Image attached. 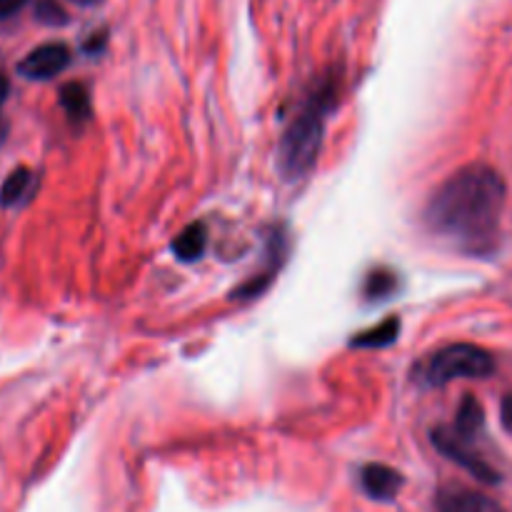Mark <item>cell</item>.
<instances>
[{
    "label": "cell",
    "instance_id": "9a60e30c",
    "mask_svg": "<svg viewBox=\"0 0 512 512\" xmlns=\"http://www.w3.org/2000/svg\"><path fill=\"white\" fill-rule=\"evenodd\" d=\"M500 415H503V425L505 430L512 433V395H505L503 405H500Z\"/></svg>",
    "mask_w": 512,
    "mask_h": 512
},
{
    "label": "cell",
    "instance_id": "d6986e66",
    "mask_svg": "<svg viewBox=\"0 0 512 512\" xmlns=\"http://www.w3.org/2000/svg\"><path fill=\"white\" fill-rule=\"evenodd\" d=\"M75 3H80V5H93V3H98V0H75Z\"/></svg>",
    "mask_w": 512,
    "mask_h": 512
},
{
    "label": "cell",
    "instance_id": "30bf717a",
    "mask_svg": "<svg viewBox=\"0 0 512 512\" xmlns=\"http://www.w3.org/2000/svg\"><path fill=\"white\" fill-rule=\"evenodd\" d=\"M398 333H400V320L398 318H388L383 320L380 325H375V328L370 330H363V333L355 335L353 340H350V345L353 348H388L390 343H395L398 340Z\"/></svg>",
    "mask_w": 512,
    "mask_h": 512
},
{
    "label": "cell",
    "instance_id": "8fae6325",
    "mask_svg": "<svg viewBox=\"0 0 512 512\" xmlns=\"http://www.w3.org/2000/svg\"><path fill=\"white\" fill-rule=\"evenodd\" d=\"M33 173L28 168H18L5 178L3 188H0V205L3 208H13V205H20L33 190Z\"/></svg>",
    "mask_w": 512,
    "mask_h": 512
},
{
    "label": "cell",
    "instance_id": "277c9868",
    "mask_svg": "<svg viewBox=\"0 0 512 512\" xmlns=\"http://www.w3.org/2000/svg\"><path fill=\"white\" fill-rule=\"evenodd\" d=\"M433 445L445 455V458L458 463L463 470H468L473 478H478L480 483L495 485L500 480V475L495 473V470L490 468V465L485 463L473 448H470V440L460 438L455 430H448V428L433 430Z\"/></svg>",
    "mask_w": 512,
    "mask_h": 512
},
{
    "label": "cell",
    "instance_id": "5b68a950",
    "mask_svg": "<svg viewBox=\"0 0 512 512\" xmlns=\"http://www.w3.org/2000/svg\"><path fill=\"white\" fill-rule=\"evenodd\" d=\"M70 63V50L63 43H45L30 50L18 65V73L28 80H48L63 73Z\"/></svg>",
    "mask_w": 512,
    "mask_h": 512
},
{
    "label": "cell",
    "instance_id": "3957f363",
    "mask_svg": "<svg viewBox=\"0 0 512 512\" xmlns=\"http://www.w3.org/2000/svg\"><path fill=\"white\" fill-rule=\"evenodd\" d=\"M493 370L495 360L488 350L470 343H455L430 355L423 378L428 385H448L463 378H490Z\"/></svg>",
    "mask_w": 512,
    "mask_h": 512
},
{
    "label": "cell",
    "instance_id": "52a82bcc",
    "mask_svg": "<svg viewBox=\"0 0 512 512\" xmlns=\"http://www.w3.org/2000/svg\"><path fill=\"white\" fill-rule=\"evenodd\" d=\"M435 503L438 512H505L493 498L465 488H443Z\"/></svg>",
    "mask_w": 512,
    "mask_h": 512
},
{
    "label": "cell",
    "instance_id": "2e32d148",
    "mask_svg": "<svg viewBox=\"0 0 512 512\" xmlns=\"http://www.w3.org/2000/svg\"><path fill=\"white\" fill-rule=\"evenodd\" d=\"M23 5H25V0H0V18L18 13Z\"/></svg>",
    "mask_w": 512,
    "mask_h": 512
},
{
    "label": "cell",
    "instance_id": "7a4b0ae2",
    "mask_svg": "<svg viewBox=\"0 0 512 512\" xmlns=\"http://www.w3.org/2000/svg\"><path fill=\"white\" fill-rule=\"evenodd\" d=\"M333 90L323 88L303 105L293 123L285 128L283 140L278 145V168L285 180H300L313 170L323 148L325 118L330 110Z\"/></svg>",
    "mask_w": 512,
    "mask_h": 512
},
{
    "label": "cell",
    "instance_id": "e0dca14e",
    "mask_svg": "<svg viewBox=\"0 0 512 512\" xmlns=\"http://www.w3.org/2000/svg\"><path fill=\"white\" fill-rule=\"evenodd\" d=\"M5 98H8V80H5V75L0 73V105L5 103Z\"/></svg>",
    "mask_w": 512,
    "mask_h": 512
},
{
    "label": "cell",
    "instance_id": "5bb4252c",
    "mask_svg": "<svg viewBox=\"0 0 512 512\" xmlns=\"http://www.w3.org/2000/svg\"><path fill=\"white\" fill-rule=\"evenodd\" d=\"M398 288V278H395L393 270H373L365 280V298L368 300H385L395 293Z\"/></svg>",
    "mask_w": 512,
    "mask_h": 512
},
{
    "label": "cell",
    "instance_id": "7c38bea8",
    "mask_svg": "<svg viewBox=\"0 0 512 512\" xmlns=\"http://www.w3.org/2000/svg\"><path fill=\"white\" fill-rule=\"evenodd\" d=\"M485 415H483V405L478 403L475 398H463L458 408V418H455V433L465 440H473L478 435V430L483 428Z\"/></svg>",
    "mask_w": 512,
    "mask_h": 512
},
{
    "label": "cell",
    "instance_id": "6da1fadb",
    "mask_svg": "<svg viewBox=\"0 0 512 512\" xmlns=\"http://www.w3.org/2000/svg\"><path fill=\"white\" fill-rule=\"evenodd\" d=\"M505 208V180L485 163L455 170L433 193L425 223L435 235L468 250H480L495 238Z\"/></svg>",
    "mask_w": 512,
    "mask_h": 512
},
{
    "label": "cell",
    "instance_id": "ac0fdd59",
    "mask_svg": "<svg viewBox=\"0 0 512 512\" xmlns=\"http://www.w3.org/2000/svg\"><path fill=\"white\" fill-rule=\"evenodd\" d=\"M5 135H8V123H5L3 118H0V143L5 140Z\"/></svg>",
    "mask_w": 512,
    "mask_h": 512
},
{
    "label": "cell",
    "instance_id": "9c48e42d",
    "mask_svg": "<svg viewBox=\"0 0 512 512\" xmlns=\"http://www.w3.org/2000/svg\"><path fill=\"white\" fill-rule=\"evenodd\" d=\"M205 248H208V228L205 223H190L188 228L180 230L178 238L173 240L170 250L183 263H193V260L203 258Z\"/></svg>",
    "mask_w": 512,
    "mask_h": 512
},
{
    "label": "cell",
    "instance_id": "8992f818",
    "mask_svg": "<svg viewBox=\"0 0 512 512\" xmlns=\"http://www.w3.org/2000/svg\"><path fill=\"white\" fill-rule=\"evenodd\" d=\"M265 255H268V265H265V268L260 270L253 280H248L243 288L235 290V295H238V298H255V295H260L270 283H273V278L278 275L280 265H283L285 258H288V233H285L283 228H275L273 233H270L268 250H265Z\"/></svg>",
    "mask_w": 512,
    "mask_h": 512
},
{
    "label": "cell",
    "instance_id": "4fadbf2b",
    "mask_svg": "<svg viewBox=\"0 0 512 512\" xmlns=\"http://www.w3.org/2000/svg\"><path fill=\"white\" fill-rule=\"evenodd\" d=\"M60 103H63L65 113L75 123H83L90 118V95L85 90V85L70 83L60 90Z\"/></svg>",
    "mask_w": 512,
    "mask_h": 512
},
{
    "label": "cell",
    "instance_id": "ba28073f",
    "mask_svg": "<svg viewBox=\"0 0 512 512\" xmlns=\"http://www.w3.org/2000/svg\"><path fill=\"white\" fill-rule=\"evenodd\" d=\"M360 480H363V490L373 500H380V503H388L403 488V475L398 470L388 468V465H365L363 473H360Z\"/></svg>",
    "mask_w": 512,
    "mask_h": 512
}]
</instances>
